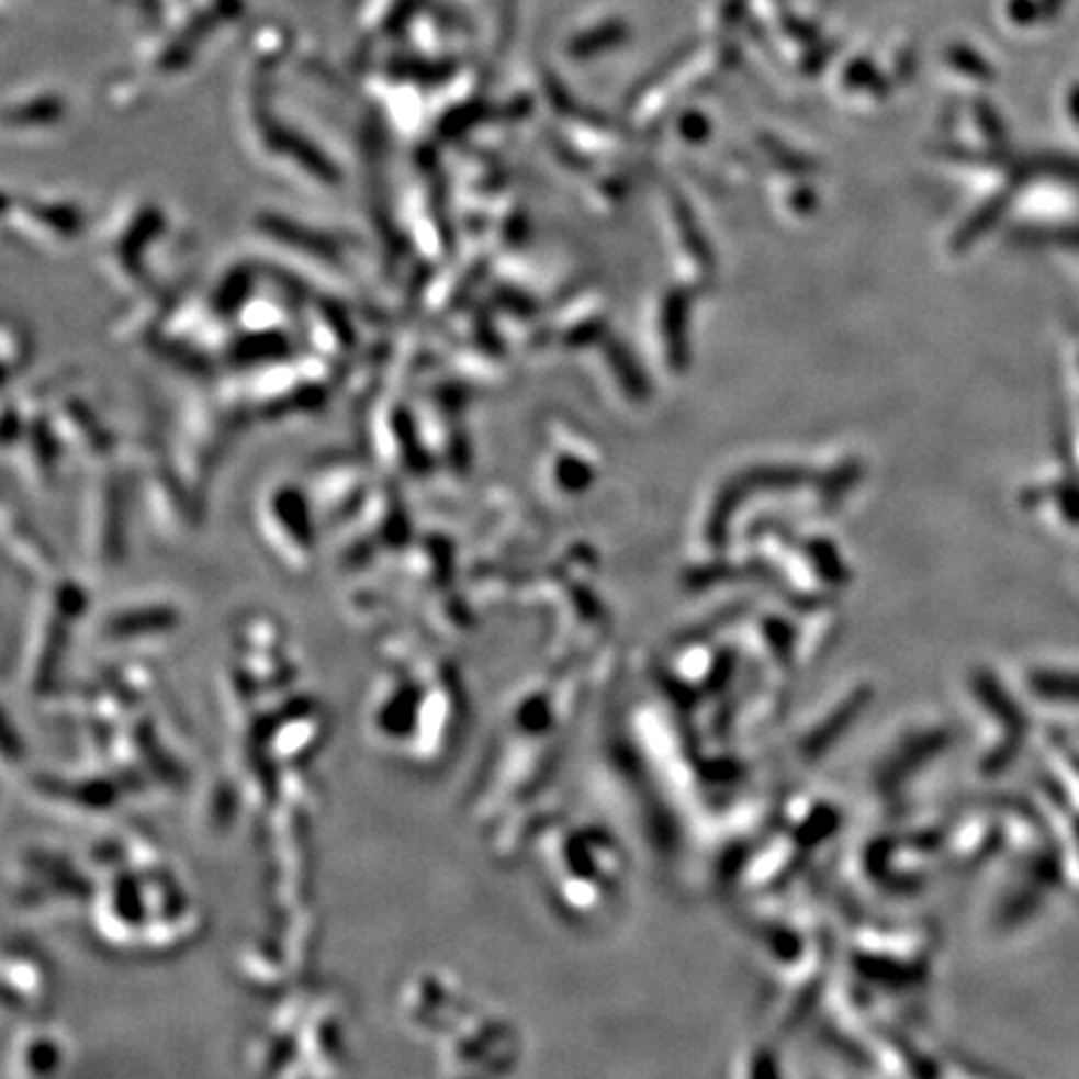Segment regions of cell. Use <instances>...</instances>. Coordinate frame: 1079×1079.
Here are the masks:
<instances>
[{"label": "cell", "mask_w": 1079, "mask_h": 1079, "mask_svg": "<svg viewBox=\"0 0 1079 1079\" xmlns=\"http://www.w3.org/2000/svg\"><path fill=\"white\" fill-rule=\"evenodd\" d=\"M969 687H973L975 700L982 707L987 718L992 720L994 728H1000L997 740L979 757V773L985 777H997L1008 773L1020 755L1030 730L1027 712L1022 710V705L1014 700V695L1004 687L1002 679L992 670L977 667L973 677H969Z\"/></svg>", "instance_id": "obj_1"}, {"label": "cell", "mask_w": 1079, "mask_h": 1079, "mask_svg": "<svg viewBox=\"0 0 1079 1079\" xmlns=\"http://www.w3.org/2000/svg\"><path fill=\"white\" fill-rule=\"evenodd\" d=\"M1004 845H1008V838H1004L1002 820L994 812V807H990V810H982L975 818H969L957 830L955 840H952V852H955L957 863L975 867L992 859Z\"/></svg>", "instance_id": "obj_2"}, {"label": "cell", "mask_w": 1079, "mask_h": 1079, "mask_svg": "<svg viewBox=\"0 0 1079 1079\" xmlns=\"http://www.w3.org/2000/svg\"><path fill=\"white\" fill-rule=\"evenodd\" d=\"M1047 890L1049 887L1042 885L1039 879L1024 875L1022 883L1014 885L1012 890L1004 892L1000 904H997V910H994L997 928L1004 930V932H1012V930H1020L1027 922L1035 920L1042 907H1045Z\"/></svg>", "instance_id": "obj_3"}, {"label": "cell", "mask_w": 1079, "mask_h": 1079, "mask_svg": "<svg viewBox=\"0 0 1079 1079\" xmlns=\"http://www.w3.org/2000/svg\"><path fill=\"white\" fill-rule=\"evenodd\" d=\"M1024 685L1042 703L1079 707V670L1037 665L1027 670Z\"/></svg>", "instance_id": "obj_4"}]
</instances>
